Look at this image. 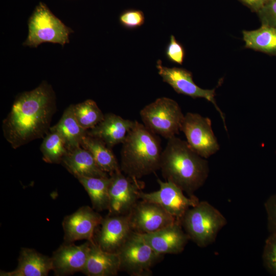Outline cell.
<instances>
[{"label": "cell", "instance_id": "2", "mask_svg": "<svg viewBox=\"0 0 276 276\" xmlns=\"http://www.w3.org/2000/svg\"><path fill=\"white\" fill-rule=\"evenodd\" d=\"M176 136L168 140L163 150L160 170L166 181L175 184L188 196L201 187L209 173L208 162Z\"/></svg>", "mask_w": 276, "mask_h": 276}, {"label": "cell", "instance_id": "28", "mask_svg": "<svg viewBox=\"0 0 276 276\" xmlns=\"http://www.w3.org/2000/svg\"><path fill=\"white\" fill-rule=\"evenodd\" d=\"M119 21L123 27L128 29H134L144 24L145 16L141 10L127 9L121 14Z\"/></svg>", "mask_w": 276, "mask_h": 276}, {"label": "cell", "instance_id": "16", "mask_svg": "<svg viewBox=\"0 0 276 276\" xmlns=\"http://www.w3.org/2000/svg\"><path fill=\"white\" fill-rule=\"evenodd\" d=\"M140 235L156 253L163 256L181 253L190 240L178 221L156 232Z\"/></svg>", "mask_w": 276, "mask_h": 276}, {"label": "cell", "instance_id": "11", "mask_svg": "<svg viewBox=\"0 0 276 276\" xmlns=\"http://www.w3.org/2000/svg\"><path fill=\"white\" fill-rule=\"evenodd\" d=\"M156 68L163 81L170 85L177 93L194 99L204 98L211 102L220 114L227 131L224 114L218 106L215 99V88L212 89L201 88L194 82L191 72L183 68L163 66L160 60L157 61Z\"/></svg>", "mask_w": 276, "mask_h": 276}, {"label": "cell", "instance_id": "13", "mask_svg": "<svg viewBox=\"0 0 276 276\" xmlns=\"http://www.w3.org/2000/svg\"><path fill=\"white\" fill-rule=\"evenodd\" d=\"M103 218L97 211L87 205L66 216L62 222L64 243L81 240L94 241L95 230L100 225Z\"/></svg>", "mask_w": 276, "mask_h": 276}, {"label": "cell", "instance_id": "10", "mask_svg": "<svg viewBox=\"0 0 276 276\" xmlns=\"http://www.w3.org/2000/svg\"><path fill=\"white\" fill-rule=\"evenodd\" d=\"M158 190L149 193L142 191L140 199L155 203L180 222L187 211L199 201L194 195L187 196L184 192L171 182L158 178Z\"/></svg>", "mask_w": 276, "mask_h": 276}, {"label": "cell", "instance_id": "20", "mask_svg": "<svg viewBox=\"0 0 276 276\" xmlns=\"http://www.w3.org/2000/svg\"><path fill=\"white\" fill-rule=\"evenodd\" d=\"M61 164L76 178L109 176L98 166L91 154L81 146L69 150Z\"/></svg>", "mask_w": 276, "mask_h": 276}, {"label": "cell", "instance_id": "1", "mask_svg": "<svg viewBox=\"0 0 276 276\" xmlns=\"http://www.w3.org/2000/svg\"><path fill=\"white\" fill-rule=\"evenodd\" d=\"M56 110L55 93L45 82L31 91L20 94L3 121L5 139L13 149H16L34 140L43 138L50 130Z\"/></svg>", "mask_w": 276, "mask_h": 276}, {"label": "cell", "instance_id": "8", "mask_svg": "<svg viewBox=\"0 0 276 276\" xmlns=\"http://www.w3.org/2000/svg\"><path fill=\"white\" fill-rule=\"evenodd\" d=\"M180 131L187 142L196 153L208 158L220 148L212 128L211 120L197 113L187 112L182 120Z\"/></svg>", "mask_w": 276, "mask_h": 276}, {"label": "cell", "instance_id": "4", "mask_svg": "<svg viewBox=\"0 0 276 276\" xmlns=\"http://www.w3.org/2000/svg\"><path fill=\"white\" fill-rule=\"evenodd\" d=\"M180 223L190 240L198 246L205 247L215 242L227 220L209 202L199 201L187 211Z\"/></svg>", "mask_w": 276, "mask_h": 276}, {"label": "cell", "instance_id": "29", "mask_svg": "<svg viewBox=\"0 0 276 276\" xmlns=\"http://www.w3.org/2000/svg\"><path fill=\"white\" fill-rule=\"evenodd\" d=\"M165 55L170 62L181 65L185 57V51L183 45L178 42L173 35L165 50Z\"/></svg>", "mask_w": 276, "mask_h": 276}, {"label": "cell", "instance_id": "14", "mask_svg": "<svg viewBox=\"0 0 276 276\" xmlns=\"http://www.w3.org/2000/svg\"><path fill=\"white\" fill-rule=\"evenodd\" d=\"M95 242L104 250L117 252L133 232L128 214L103 218Z\"/></svg>", "mask_w": 276, "mask_h": 276}, {"label": "cell", "instance_id": "27", "mask_svg": "<svg viewBox=\"0 0 276 276\" xmlns=\"http://www.w3.org/2000/svg\"><path fill=\"white\" fill-rule=\"evenodd\" d=\"M262 261L266 270L272 275L276 276V234H269L266 239Z\"/></svg>", "mask_w": 276, "mask_h": 276}, {"label": "cell", "instance_id": "22", "mask_svg": "<svg viewBox=\"0 0 276 276\" xmlns=\"http://www.w3.org/2000/svg\"><path fill=\"white\" fill-rule=\"evenodd\" d=\"M81 146L91 154L98 166L109 175L121 170L112 149L101 140L86 134Z\"/></svg>", "mask_w": 276, "mask_h": 276}, {"label": "cell", "instance_id": "30", "mask_svg": "<svg viewBox=\"0 0 276 276\" xmlns=\"http://www.w3.org/2000/svg\"><path fill=\"white\" fill-rule=\"evenodd\" d=\"M257 14L261 25L276 28V0H269Z\"/></svg>", "mask_w": 276, "mask_h": 276}, {"label": "cell", "instance_id": "12", "mask_svg": "<svg viewBox=\"0 0 276 276\" xmlns=\"http://www.w3.org/2000/svg\"><path fill=\"white\" fill-rule=\"evenodd\" d=\"M128 216L132 231L140 234L156 232L177 221L158 204L142 199Z\"/></svg>", "mask_w": 276, "mask_h": 276}, {"label": "cell", "instance_id": "23", "mask_svg": "<svg viewBox=\"0 0 276 276\" xmlns=\"http://www.w3.org/2000/svg\"><path fill=\"white\" fill-rule=\"evenodd\" d=\"M245 47L276 56V28L261 25L254 30L242 31Z\"/></svg>", "mask_w": 276, "mask_h": 276}, {"label": "cell", "instance_id": "9", "mask_svg": "<svg viewBox=\"0 0 276 276\" xmlns=\"http://www.w3.org/2000/svg\"><path fill=\"white\" fill-rule=\"evenodd\" d=\"M108 215H127L140 199L144 182L124 175L122 171L109 175Z\"/></svg>", "mask_w": 276, "mask_h": 276}, {"label": "cell", "instance_id": "5", "mask_svg": "<svg viewBox=\"0 0 276 276\" xmlns=\"http://www.w3.org/2000/svg\"><path fill=\"white\" fill-rule=\"evenodd\" d=\"M140 114L148 129L167 140L179 133L185 116L177 102L167 97L157 98L146 105Z\"/></svg>", "mask_w": 276, "mask_h": 276}, {"label": "cell", "instance_id": "31", "mask_svg": "<svg viewBox=\"0 0 276 276\" xmlns=\"http://www.w3.org/2000/svg\"><path fill=\"white\" fill-rule=\"evenodd\" d=\"M269 234H276V193L269 196L264 203Z\"/></svg>", "mask_w": 276, "mask_h": 276}, {"label": "cell", "instance_id": "7", "mask_svg": "<svg viewBox=\"0 0 276 276\" xmlns=\"http://www.w3.org/2000/svg\"><path fill=\"white\" fill-rule=\"evenodd\" d=\"M117 253L120 271L131 276H150L151 268L160 261L163 255L156 253L142 236L133 232Z\"/></svg>", "mask_w": 276, "mask_h": 276}, {"label": "cell", "instance_id": "21", "mask_svg": "<svg viewBox=\"0 0 276 276\" xmlns=\"http://www.w3.org/2000/svg\"><path fill=\"white\" fill-rule=\"evenodd\" d=\"M50 129L61 134L68 151L81 146L87 131L83 128L77 121L74 112L73 104L65 109L58 122Z\"/></svg>", "mask_w": 276, "mask_h": 276}, {"label": "cell", "instance_id": "3", "mask_svg": "<svg viewBox=\"0 0 276 276\" xmlns=\"http://www.w3.org/2000/svg\"><path fill=\"white\" fill-rule=\"evenodd\" d=\"M162 152L158 135L135 121L122 143L121 170L137 179L153 173L160 170Z\"/></svg>", "mask_w": 276, "mask_h": 276}, {"label": "cell", "instance_id": "32", "mask_svg": "<svg viewBox=\"0 0 276 276\" xmlns=\"http://www.w3.org/2000/svg\"><path fill=\"white\" fill-rule=\"evenodd\" d=\"M257 13L263 8L269 0H239Z\"/></svg>", "mask_w": 276, "mask_h": 276}, {"label": "cell", "instance_id": "15", "mask_svg": "<svg viewBox=\"0 0 276 276\" xmlns=\"http://www.w3.org/2000/svg\"><path fill=\"white\" fill-rule=\"evenodd\" d=\"M91 242L76 245L74 243L60 246L51 257L55 275L65 276L82 272L88 258Z\"/></svg>", "mask_w": 276, "mask_h": 276}, {"label": "cell", "instance_id": "18", "mask_svg": "<svg viewBox=\"0 0 276 276\" xmlns=\"http://www.w3.org/2000/svg\"><path fill=\"white\" fill-rule=\"evenodd\" d=\"M53 270L51 257L36 250L22 248L18 260V265L11 271H1V276H47Z\"/></svg>", "mask_w": 276, "mask_h": 276}, {"label": "cell", "instance_id": "6", "mask_svg": "<svg viewBox=\"0 0 276 276\" xmlns=\"http://www.w3.org/2000/svg\"><path fill=\"white\" fill-rule=\"evenodd\" d=\"M28 28V35L24 45L35 48L46 42L64 45L68 42L72 32L41 2L30 16Z\"/></svg>", "mask_w": 276, "mask_h": 276}, {"label": "cell", "instance_id": "24", "mask_svg": "<svg viewBox=\"0 0 276 276\" xmlns=\"http://www.w3.org/2000/svg\"><path fill=\"white\" fill-rule=\"evenodd\" d=\"M76 178L87 192L93 208L97 212L108 210L109 176L106 177L79 176Z\"/></svg>", "mask_w": 276, "mask_h": 276}, {"label": "cell", "instance_id": "17", "mask_svg": "<svg viewBox=\"0 0 276 276\" xmlns=\"http://www.w3.org/2000/svg\"><path fill=\"white\" fill-rule=\"evenodd\" d=\"M135 121L123 119L113 113H107L98 124L87 131V134L101 140L112 149L124 142Z\"/></svg>", "mask_w": 276, "mask_h": 276}, {"label": "cell", "instance_id": "26", "mask_svg": "<svg viewBox=\"0 0 276 276\" xmlns=\"http://www.w3.org/2000/svg\"><path fill=\"white\" fill-rule=\"evenodd\" d=\"M73 110L77 121L86 130L95 127L104 116L97 103L91 99L73 104Z\"/></svg>", "mask_w": 276, "mask_h": 276}, {"label": "cell", "instance_id": "25", "mask_svg": "<svg viewBox=\"0 0 276 276\" xmlns=\"http://www.w3.org/2000/svg\"><path fill=\"white\" fill-rule=\"evenodd\" d=\"M43 160L48 163H61L68 152L65 141L56 130L50 129L40 146Z\"/></svg>", "mask_w": 276, "mask_h": 276}, {"label": "cell", "instance_id": "19", "mask_svg": "<svg viewBox=\"0 0 276 276\" xmlns=\"http://www.w3.org/2000/svg\"><path fill=\"white\" fill-rule=\"evenodd\" d=\"M120 271V260L117 252L104 250L93 241L82 271L87 276H114Z\"/></svg>", "mask_w": 276, "mask_h": 276}]
</instances>
